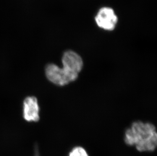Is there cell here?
<instances>
[{"label": "cell", "mask_w": 157, "mask_h": 156, "mask_svg": "<svg viewBox=\"0 0 157 156\" xmlns=\"http://www.w3.org/2000/svg\"><path fill=\"white\" fill-rule=\"evenodd\" d=\"M62 68L50 63L45 67L47 79L58 86H65L77 79L83 66L82 57L77 52L68 50L64 52L62 57Z\"/></svg>", "instance_id": "6da1fadb"}, {"label": "cell", "mask_w": 157, "mask_h": 156, "mask_svg": "<svg viewBox=\"0 0 157 156\" xmlns=\"http://www.w3.org/2000/svg\"><path fill=\"white\" fill-rule=\"evenodd\" d=\"M124 141L140 152H154L157 146L156 127L150 122H133L124 132Z\"/></svg>", "instance_id": "7a4b0ae2"}, {"label": "cell", "mask_w": 157, "mask_h": 156, "mask_svg": "<svg viewBox=\"0 0 157 156\" xmlns=\"http://www.w3.org/2000/svg\"><path fill=\"white\" fill-rule=\"evenodd\" d=\"M40 106L35 96H28L22 103V116L28 122H38L40 120Z\"/></svg>", "instance_id": "3957f363"}, {"label": "cell", "mask_w": 157, "mask_h": 156, "mask_svg": "<svg viewBox=\"0 0 157 156\" xmlns=\"http://www.w3.org/2000/svg\"><path fill=\"white\" fill-rule=\"evenodd\" d=\"M95 21L100 28L106 31H113L117 24V17L113 9L104 7L100 9L95 17Z\"/></svg>", "instance_id": "277c9868"}, {"label": "cell", "mask_w": 157, "mask_h": 156, "mask_svg": "<svg viewBox=\"0 0 157 156\" xmlns=\"http://www.w3.org/2000/svg\"><path fill=\"white\" fill-rule=\"evenodd\" d=\"M68 156H89L86 150L81 147H76L72 149Z\"/></svg>", "instance_id": "5b68a950"}, {"label": "cell", "mask_w": 157, "mask_h": 156, "mask_svg": "<svg viewBox=\"0 0 157 156\" xmlns=\"http://www.w3.org/2000/svg\"><path fill=\"white\" fill-rule=\"evenodd\" d=\"M34 156H40V152H39V147L37 144L35 145V146L34 154Z\"/></svg>", "instance_id": "8992f818"}]
</instances>
